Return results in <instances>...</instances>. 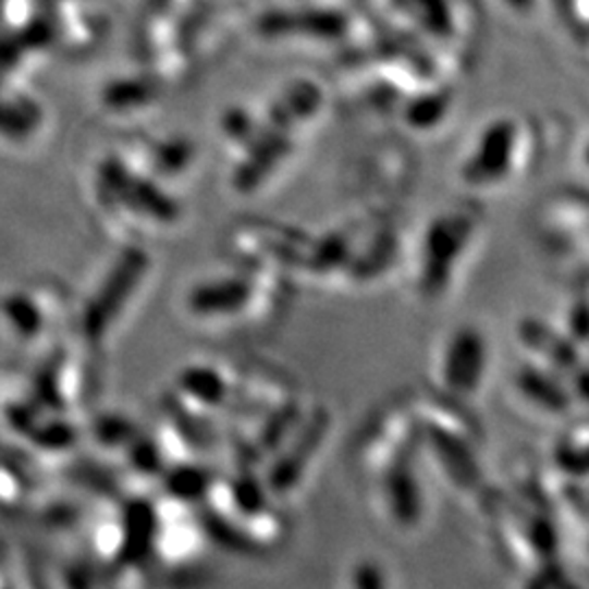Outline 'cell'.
Listing matches in <instances>:
<instances>
[{"mask_svg": "<svg viewBox=\"0 0 589 589\" xmlns=\"http://www.w3.org/2000/svg\"><path fill=\"white\" fill-rule=\"evenodd\" d=\"M480 236L482 217L471 206L441 208L421 223L408 251V282L421 304H443L458 286Z\"/></svg>", "mask_w": 589, "mask_h": 589, "instance_id": "cell-1", "label": "cell"}, {"mask_svg": "<svg viewBox=\"0 0 589 589\" xmlns=\"http://www.w3.org/2000/svg\"><path fill=\"white\" fill-rule=\"evenodd\" d=\"M532 134L515 116H493L476 130L458 160V182L469 191H500L517 182L532 160Z\"/></svg>", "mask_w": 589, "mask_h": 589, "instance_id": "cell-2", "label": "cell"}, {"mask_svg": "<svg viewBox=\"0 0 589 589\" xmlns=\"http://www.w3.org/2000/svg\"><path fill=\"white\" fill-rule=\"evenodd\" d=\"M491 371V347L476 326L443 332L432 356L434 382L452 397L471 400L484 391Z\"/></svg>", "mask_w": 589, "mask_h": 589, "instance_id": "cell-3", "label": "cell"}, {"mask_svg": "<svg viewBox=\"0 0 589 589\" xmlns=\"http://www.w3.org/2000/svg\"><path fill=\"white\" fill-rule=\"evenodd\" d=\"M580 158H582V167L589 169V140H587V145L582 147V156H580Z\"/></svg>", "mask_w": 589, "mask_h": 589, "instance_id": "cell-4", "label": "cell"}]
</instances>
